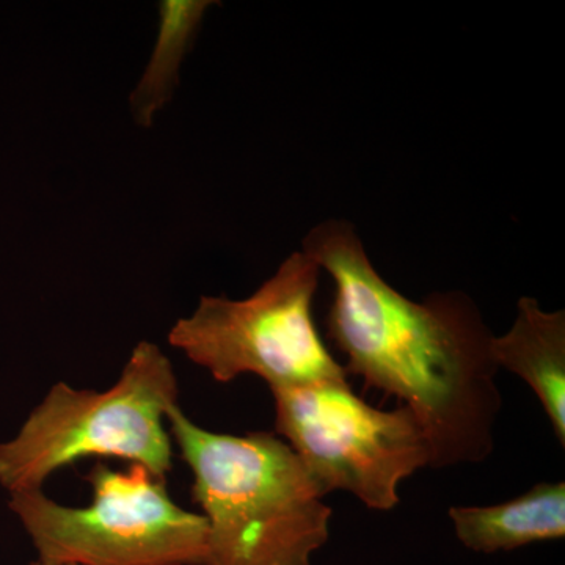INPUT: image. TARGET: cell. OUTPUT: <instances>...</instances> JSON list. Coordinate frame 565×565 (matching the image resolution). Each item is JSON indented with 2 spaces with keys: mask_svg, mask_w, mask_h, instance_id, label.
<instances>
[{
  "mask_svg": "<svg viewBox=\"0 0 565 565\" xmlns=\"http://www.w3.org/2000/svg\"><path fill=\"white\" fill-rule=\"evenodd\" d=\"M303 253L334 281L327 330L348 356L345 373L414 412L429 440L430 467L484 462L501 411L494 334L462 292L414 302L374 269L355 228L329 221Z\"/></svg>",
  "mask_w": 565,
  "mask_h": 565,
  "instance_id": "obj_1",
  "label": "cell"
},
{
  "mask_svg": "<svg viewBox=\"0 0 565 565\" xmlns=\"http://www.w3.org/2000/svg\"><path fill=\"white\" fill-rule=\"evenodd\" d=\"M167 423L206 519L203 565H311L332 509L291 446L270 433H211L180 405Z\"/></svg>",
  "mask_w": 565,
  "mask_h": 565,
  "instance_id": "obj_2",
  "label": "cell"
},
{
  "mask_svg": "<svg viewBox=\"0 0 565 565\" xmlns=\"http://www.w3.org/2000/svg\"><path fill=\"white\" fill-rule=\"evenodd\" d=\"M180 382L159 345L141 341L106 392L55 384L0 445V486L9 493L43 490L63 467L87 457H117L167 481L173 468L169 412Z\"/></svg>",
  "mask_w": 565,
  "mask_h": 565,
  "instance_id": "obj_3",
  "label": "cell"
},
{
  "mask_svg": "<svg viewBox=\"0 0 565 565\" xmlns=\"http://www.w3.org/2000/svg\"><path fill=\"white\" fill-rule=\"evenodd\" d=\"M93 501L71 508L43 490L11 493L39 559L66 565H203L207 523L172 500L167 481L140 465L98 462L87 476Z\"/></svg>",
  "mask_w": 565,
  "mask_h": 565,
  "instance_id": "obj_4",
  "label": "cell"
},
{
  "mask_svg": "<svg viewBox=\"0 0 565 565\" xmlns=\"http://www.w3.org/2000/svg\"><path fill=\"white\" fill-rule=\"evenodd\" d=\"M319 270L296 252L247 299L203 296L174 323L169 343L221 384L244 374L258 375L269 388L348 382L316 329Z\"/></svg>",
  "mask_w": 565,
  "mask_h": 565,
  "instance_id": "obj_5",
  "label": "cell"
},
{
  "mask_svg": "<svg viewBox=\"0 0 565 565\" xmlns=\"http://www.w3.org/2000/svg\"><path fill=\"white\" fill-rule=\"evenodd\" d=\"M270 392L275 429L323 497L344 490L374 511H392L401 501V482L430 467L426 430L403 404L375 408L353 394L349 382Z\"/></svg>",
  "mask_w": 565,
  "mask_h": 565,
  "instance_id": "obj_6",
  "label": "cell"
},
{
  "mask_svg": "<svg viewBox=\"0 0 565 565\" xmlns=\"http://www.w3.org/2000/svg\"><path fill=\"white\" fill-rule=\"evenodd\" d=\"M492 355L531 386L564 448L565 311L546 313L533 297H522L512 329L493 337Z\"/></svg>",
  "mask_w": 565,
  "mask_h": 565,
  "instance_id": "obj_7",
  "label": "cell"
},
{
  "mask_svg": "<svg viewBox=\"0 0 565 565\" xmlns=\"http://www.w3.org/2000/svg\"><path fill=\"white\" fill-rule=\"evenodd\" d=\"M457 539L478 553L512 552L565 535V484L541 482L515 500L449 509Z\"/></svg>",
  "mask_w": 565,
  "mask_h": 565,
  "instance_id": "obj_8",
  "label": "cell"
},
{
  "mask_svg": "<svg viewBox=\"0 0 565 565\" xmlns=\"http://www.w3.org/2000/svg\"><path fill=\"white\" fill-rule=\"evenodd\" d=\"M211 6L207 0H163L159 3L158 40L150 63L131 95L134 118L140 126H151L154 115L172 98L180 81L181 63L191 51L204 13Z\"/></svg>",
  "mask_w": 565,
  "mask_h": 565,
  "instance_id": "obj_9",
  "label": "cell"
},
{
  "mask_svg": "<svg viewBox=\"0 0 565 565\" xmlns=\"http://www.w3.org/2000/svg\"><path fill=\"white\" fill-rule=\"evenodd\" d=\"M29 565H66V564H55V563H47V561H35V563L29 564Z\"/></svg>",
  "mask_w": 565,
  "mask_h": 565,
  "instance_id": "obj_10",
  "label": "cell"
}]
</instances>
